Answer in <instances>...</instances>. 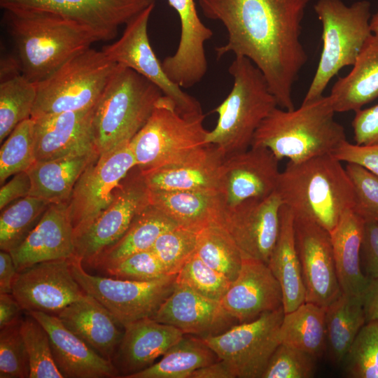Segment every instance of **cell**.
<instances>
[{
  "label": "cell",
  "mask_w": 378,
  "mask_h": 378,
  "mask_svg": "<svg viewBox=\"0 0 378 378\" xmlns=\"http://www.w3.org/2000/svg\"><path fill=\"white\" fill-rule=\"evenodd\" d=\"M72 274L86 293L103 304L122 326L151 318L172 292L176 275L136 281L88 273L80 259L71 258Z\"/></svg>",
  "instance_id": "10"
},
{
  "label": "cell",
  "mask_w": 378,
  "mask_h": 378,
  "mask_svg": "<svg viewBox=\"0 0 378 378\" xmlns=\"http://www.w3.org/2000/svg\"><path fill=\"white\" fill-rule=\"evenodd\" d=\"M228 72L233 78L232 89L214 110L218 115L217 124L206 136V144L225 157L248 149L262 120L278 106L263 74L250 59L235 57Z\"/></svg>",
  "instance_id": "6"
},
{
  "label": "cell",
  "mask_w": 378,
  "mask_h": 378,
  "mask_svg": "<svg viewBox=\"0 0 378 378\" xmlns=\"http://www.w3.org/2000/svg\"><path fill=\"white\" fill-rule=\"evenodd\" d=\"M276 192L294 216L309 218L329 232L355 205L351 178L332 154L288 162L280 173Z\"/></svg>",
  "instance_id": "3"
},
{
  "label": "cell",
  "mask_w": 378,
  "mask_h": 378,
  "mask_svg": "<svg viewBox=\"0 0 378 378\" xmlns=\"http://www.w3.org/2000/svg\"><path fill=\"white\" fill-rule=\"evenodd\" d=\"M360 265L369 279L378 278V223L365 219L360 246Z\"/></svg>",
  "instance_id": "51"
},
{
  "label": "cell",
  "mask_w": 378,
  "mask_h": 378,
  "mask_svg": "<svg viewBox=\"0 0 378 378\" xmlns=\"http://www.w3.org/2000/svg\"><path fill=\"white\" fill-rule=\"evenodd\" d=\"M329 96L302 102L292 110L274 108L257 129L253 147L270 150L279 160L298 163L332 152L345 140Z\"/></svg>",
  "instance_id": "4"
},
{
  "label": "cell",
  "mask_w": 378,
  "mask_h": 378,
  "mask_svg": "<svg viewBox=\"0 0 378 378\" xmlns=\"http://www.w3.org/2000/svg\"><path fill=\"white\" fill-rule=\"evenodd\" d=\"M204 17L220 22L227 42L217 59L233 53L250 59L263 74L278 106L295 108L293 88L308 60L300 41L311 0H197Z\"/></svg>",
  "instance_id": "1"
},
{
  "label": "cell",
  "mask_w": 378,
  "mask_h": 378,
  "mask_svg": "<svg viewBox=\"0 0 378 378\" xmlns=\"http://www.w3.org/2000/svg\"><path fill=\"white\" fill-rule=\"evenodd\" d=\"M116 66L102 50L91 47L74 55L35 83L36 97L31 118L93 108Z\"/></svg>",
  "instance_id": "9"
},
{
  "label": "cell",
  "mask_w": 378,
  "mask_h": 378,
  "mask_svg": "<svg viewBox=\"0 0 378 378\" xmlns=\"http://www.w3.org/2000/svg\"><path fill=\"white\" fill-rule=\"evenodd\" d=\"M364 222L360 215L349 209L330 232L340 290L345 295L361 298L370 281L360 265Z\"/></svg>",
  "instance_id": "29"
},
{
  "label": "cell",
  "mask_w": 378,
  "mask_h": 378,
  "mask_svg": "<svg viewBox=\"0 0 378 378\" xmlns=\"http://www.w3.org/2000/svg\"><path fill=\"white\" fill-rule=\"evenodd\" d=\"M163 95L148 79L117 64L92 109V127L99 155L130 142Z\"/></svg>",
  "instance_id": "5"
},
{
  "label": "cell",
  "mask_w": 378,
  "mask_h": 378,
  "mask_svg": "<svg viewBox=\"0 0 378 378\" xmlns=\"http://www.w3.org/2000/svg\"><path fill=\"white\" fill-rule=\"evenodd\" d=\"M183 335L179 329L152 318H142L125 326L112 360L119 377L127 378L151 366Z\"/></svg>",
  "instance_id": "26"
},
{
  "label": "cell",
  "mask_w": 378,
  "mask_h": 378,
  "mask_svg": "<svg viewBox=\"0 0 378 378\" xmlns=\"http://www.w3.org/2000/svg\"><path fill=\"white\" fill-rule=\"evenodd\" d=\"M176 226L178 225L173 220L150 204L136 217L118 241L97 255L88 265L102 270L130 255L151 249L161 234Z\"/></svg>",
  "instance_id": "34"
},
{
  "label": "cell",
  "mask_w": 378,
  "mask_h": 378,
  "mask_svg": "<svg viewBox=\"0 0 378 378\" xmlns=\"http://www.w3.org/2000/svg\"><path fill=\"white\" fill-rule=\"evenodd\" d=\"M342 363L347 377L378 378V321L363 326Z\"/></svg>",
  "instance_id": "42"
},
{
  "label": "cell",
  "mask_w": 378,
  "mask_h": 378,
  "mask_svg": "<svg viewBox=\"0 0 378 378\" xmlns=\"http://www.w3.org/2000/svg\"><path fill=\"white\" fill-rule=\"evenodd\" d=\"M18 272L36 263L74 256L67 202L50 204L25 239L10 252Z\"/></svg>",
  "instance_id": "25"
},
{
  "label": "cell",
  "mask_w": 378,
  "mask_h": 378,
  "mask_svg": "<svg viewBox=\"0 0 378 378\" xmlns=\"http://www.w3.org/2000/svg\"><path fill=\"white\" fill-rule=\"evenodd\" d=\"M31 188L28 172H22L13 176L0 189V209L12 202L29 195Z\"/></svg>",
  "instance_id": "53"
},
{
  "label": "cell",
  "mask_w": 378,
  "mask_h": 378,
  "mask_svg": "<svg viewBox=\"0 0 378 378\" xmlns=\"http://www.w3.org/2000/svg\"><path fill=\"white\" fill-rule=\"evenodd\" d=\"M21 319L0 329V378H29V360L20 330Z\"/></svg>",
  "instance_id": "46"
},
{
  "label": "cell",
  "mask_w": 378,
  "mask_h": 378,
  "mask_svg": "<svg viewBox=\"0 0 378 378\" xmlns=\"http://www.w3.org/2000/svg\"><path fill=\"white\" fill-rule=\"evenodd\" d=\"M136 162L130 142L100 155L77 181L67 210L74 232L91 222L113 200Z\"/></svg>",
  "instance_id": "14"
},
{
  "label": "cell",
  "mask_w": 378,
  "mask_h": 378,
  "mask_svg": "<svg viewBox=\"0 0 378 378\" xmlns=\"http://www.w3.org/2000/svg\"><path fill=\"white\" fill-rule=\"evenodd\" d=\"M85 293L72 274L71 258L40 262L18 272L12 288L26 312L55 316Z\"/></svg>",
  "instance_id": "15"
},
{
  "label": "cell",
  "mask_w": 378,
  "mask_h": 378,
  "mask_svg": "<svg viewBox=\"0 0 378 378\" xmlns=\"http://www.w3.org/2000/svg\"><path fill=\"white\" fill-rule=\"evenodd\" d=\"M92 109L33 118L35 121L36 162L98 153L92 127Z\"/></svg>",
  "instance_id": "23"
},
{
  "label": "cell",
  "mask_w": 378,
  "mask_h": 378,
  "mask_svg": "<svg viewBox=\"0 0 378 378\" xmlns=\"http://www.w3.org/2000/svg\"><path fill=\"white\" fill-rule=\"evenodd\" d=\"M20 321V330L27 348L29 378H64L52 356L49 336L45 328L31 316Z\"/></svg>",
  "instance_id": "43"
},
{
  "label": "cell",
  "mask_w": 378,
  "mask_h": 378,
  "mask_svg": "<svg viewBox=\"0 0 378 378\" xmlns=\"http://www.w3.org/2000/svg\"><path fill=\"white\" fill-rule=\"evenodd\" d=\"M46 330L55 363L64 378H116L120 374L106 359L68 329L57 316L26 312Z\"/></svg>",
  "instance_id": "24"
},
{
  "label": "cell",
  "mask_w": 378,
  "mask_h": 378,
  "mask_svg": "<svg viewBox=\"0 0 378 378\" xmlns=\"http://www.w3.org/2000/svg\"><path fill=\"white\" fill-rule=\"evenodd\" d=\"M175 283L207 298L220 301L232 281L204 263L195 253L176 275Z\"/></svg>",
  "instance_id": "45"
},
{
  "label": "cell",
  "mask_w": 378,
  "mask_h": 378,
  "mask_svg": "<svg viewBox=\"0 0 378 378\" xmlns=\"http://www.w3.org/2000/svg\"><path fill=\"white\" fill-rule=\"evenodd\" d=\"M122 181L110 205L74 233V255L89 265L118 241L150 203V190L136 167Z\"/></svg>",
  "instance_id": "12"
},
{
  "label": "cell",
  "mask_w": 378,
  "mask_h": 378,
  "mask_svg": "<svg viewBox=\"0 0 378 378\" xmlns=\"http://www.w3.org/2000/svg\"><path fill=\"white\" fill-rule=\"evenodd\" d=\"M151 318L179 329L184 335L200 338L218 335L238 324L220 301L176 283L171 294Z\"/></svg>",
  "instance_id": "21"
},
{
  "label": "cell",
  "mask_w": 378,
  "mask_h": 378,
  "mask_svg": "<svg viewBox=\"0 0 378 378\" xmlns=\"http://www.w3.org/2000/svg\"><path fill=\"white\" fill-rule=\"evenodd\" d=\"M314 11L322 24L323 47L318 66L302 102L323 96L332 78L344 67L353 66L372 34L371 4L358 1L317 0Z\"/></svg>",
  "instance_id": "8"
},
{
  "label": "cell",
  "mask_w": 378,
  "mask_h": 378,
  "mask_svg": "<svg viewBox=\"0 0 378 378\" xmlns=\"http://www.w3.org/2000/svg\"><path fill=\"white\" fill-rule=\"evenodd\" d=\"M36 162L35 121L30 118L20 122L1 144L0 183L27 171Z\"/></svg>",
  "instance_id": "41"
},
{
  "label": "cell",
  "mask_w": 378,
  "mask_h": 378,
  "mask_svg": "<svg viewBox=\"0 0 378 378\" xmlns=\"http://www.w3.org/2000/svg\"><path fill=\"white\" fill-rule=\"evenodd\" d=\"M102 270L113 278L136 281H150L169 276L151 249L130 255Z\"/></svg>",
  "instance_id": "48"
},
{
  "label": "cell",
  "mask_w": 378,
  "mask_h": 378,
  "mask_svg": "<svg viewBox=\"0 0 378 378\" xmlns=\"http://www.w3.org/2000/svg\"><path fill=\"white\" fill-rule=\"evenodd\" d=\"M279 161L270 150L263 147L251 146L225 157L220 188L225 208L274 193L281 173Z\"/></svg>",
  "instance_id": "19"
},
{
  "label": "cell",
  "mask_w": 378,
  "mask_h": 378,
  "mask_svg": "<svg viewBox=\"0 0 378 378\" xmlns=\"http://www.w3.org/2000/svg\"><path fill=\"white\" fill-rule=\"evenodd\" d=\"M153 4L155 0H0L3 10L38 9L63 15L89 27L101 41L114 39L120 25Z\"/></svg>",
  "instance_id": "18"
},
{
  "label": "cell",
  "mask_w": 378,
  "mask_h": 378,
  "mask_svg": "<svg viewBox=\"0 0 378 378\" xmlns=\"http://www.w3.org/2000/svg\"><path fill=\"white\" fill-rule=\"evenodd\" d=\"M190 378H236L229 365L223 360L203 366L195 370Z\"/></svg>",
  "instance_id": "57"
},
{
  "label": "cell",
  "mask_w": 378,
  "mask_h": 378,
  "mask_svg": "<svg viewBox=\"0 0 378 378\" xmlns=\"http://www.w3.org/2000/svg\"><path fill=\"white\" fill-rule=\"evenodd\" d=\"M36 84L22 73L0 78V143L22 121L31 118Z\"/></svg>",
  "instance_id": "39"
},
{
  "label": "cell",
  "mask_w": 378,
  "mask_h": 378,
  "mask_svg": "<svg viewBox=\"0 0 378 378\" xmlns=\"http://www.w3.org/2000/svg\"><path fill=\"white\" fill-rule=\"evenodd\" d=\"M195 253L230 281L237 277L242 265L243 256L239 247L218 223L209 225L197 232Z\"/></svg>",
  "instance_id": "38"
},
{
  "label": "cell",
  "mask_w": 378,
  "mask_h": 378,
  "mask_svg": "<svg viewBox=\"0 0 378 378\" xmlns=\"http://www.w3.org/2000/svg\"><path fill=\"white\" fill-rule=\"evenodd\" d=\"M317 358L299 349L280 343L261 378H311L314 376Z\"/></svg>",
  "instance_id": "47"
},
{
  "label": "cell",
  "mask_w": 378,
  "mask_h": 378,
  "mask_svg": "<svg viewBox=\"0 0 378 378\" xmlns=\"http://www.w3.org/2000/svg\"><path fill=\"white\" fill-rule=\"evenodd\" d=\"M225 155L209 145L199 156L187 162L141 172L150 190H214L220 188Z\"/></svg>",
  "instance_id": "28"
},
{
  "label": "cell",
  "mask_w": 378,
  "mask_h": 378,
  "mask_svg": "<svg viewBox=\"0 0 378 378\" xmlns=\"http://www.w3.org/2000/svg\"><path fill=\"white\" fill-rule=\"evenodd\" d=\"M365 323L378 321V278L370 279L362 296Z\"/></svg>",
  "instance_id": "56"
},
{
  "label": "cell",
  "mask_w": 378,
  "mask_h": 378,
  "mask_svg": "<svg viewBox=\"0 0 378 378\" xmlns=\"http://www.w3.org/2000/svg\"><path fill=\"white\" fill-rule=\"evenodd\" d=\"M197 232L176 226L164 232L156 239L151 250L168 276L176 275L195 253Z\"/></svg>",
  "instance_id": "44"
},
{
  "label": "cell",
  "mask_w": 378,
  "mask_h": 378,
  "mask_svg": "<svg viewBox=\"0 0 378 378\" xmlns=\"http://www.w3.org/2000/svg\"><path fill=\"white\" fill-rule=\"evenodd\" d=\"M50 204L34 196L19 199L1 211L0 248L10 252L29 234Z\"/></svg>",
  "instance_id": "40"
},
{
  "label": "cell",
  "mask_w": 378,
  "mask_h": 378,
  "mask_svg": "<svg viewBox=\"0 0 378 378\" xmlns=\"http://www.w3.org/2000/svg\"><path fill=\"white\" fill-rule=\"evenodd\" d=\"M370 26L372 32L373 34H378V11L372 15Z\"/></svg>",
  "instance_id": "58"
},
{
  "label": "cell",
  "mask_w": 378,
  "mask_h": 378,
  "mask_svg": "<svg viewBox=\"0 0 378 378\" xmlns=\"http://www.w3.org/2000/svg\"><path fill=\"white\" fill-rule=\"evenodd\" d=\"M284 314L281 307L202 340L229 365L236 378H261L280 344L279 330Z\"/></svg>",
  "instance_id": "11"
},
{
  "label": "cell",
  "mask_w": 378,
  "mask_h": 378,
  "mask_svg": "<svg viewBox=\"0 0 378 378\" xmlns=\"http://www.w3.org/2000/svg\"><path fill=\"white\" fill-rule=\"evenodd\" d=\"M57 316L102 356L113 360L124 333L120 328L124 326L97 299L85 293Z\"/></svg>",
  "instance_id": "27"
},
{
  "label": "cell",
  "mask_w": 378,
  "mask_h": 378,
  "mask_svg": "<svg viewBox=\"0 0 378 378\" xmlns=\"http://www.w3.org/2000/svg\"><path fill=\"white\" fill-rule=\"evenodd\" d=\"M332 155L341 162L360 165L378 176V144L358 145L345 140Z\"/></svg>",
  "instance_id": "50"
},
{
  "label": "cell",
  "mask_w": 378,
  "mask_h": 378,
  "mask_svg": "<svg viewBox=\"0 0 378 378\" xmlns=\"http://www.w3.org/2000/svg\"><path fill=\"white\" fill-rule=\"evenodd\" d=\"M2 20L22 74L34 83L101 41L89 27L50 11L4 9Z\"/></svg>",
  "instance_id": "2"
},
{
  "label": "cell",
  "mask_w": 378,
  "mask_h": 378,
  "mask_svg": "<svg viewBox=\"0 0 378 378\" xmlns=\"http://www.w3.org/2000/svg\"><path fill=\"white\" fill-rule=\"evenodd\" d=\"M220 302L238 323H246L283 307L282 289L266 263L243 258L237 277Z\"/></svg>",
  "instance_id": "22"
},
{
  "label": "cell",
  "mask_w": 378,
  "mask_h": 378,
  "mask_svg": "<svg viewBox=\"0 0 378 378\" xmlns=\"http://www.w3.org/2000/svg\"><path fill=\"white\" fill-rule=\"evenodd\" d=\"M365 323L362 298L341 293L326 307V350L335 365L344 358Z\"/></svg>",
  "instance_id": "35"
},
{
  "label": "cell",
  "mask_w": 378,
  "mask_h": 378,
  "mask_svg": "<svg viewBox=\"0 0 378 378\" xmlns=\"http://www.w3.org/2000/svg\"><path fill=\"white\" fill-rule=\"evenodd\" d=\"M280 343L304 351L317 358L326 350V308L304 302L284 314Z\"/></svg>",
  "instance_id": "37"
},
{
  "label": "cell",
  "mask_w": 378,
  "mask_h": 378,
  "mask_svg": "<svg viewBox=\"0 0 378 378\" xmlns=\"http://www.w3.org/2000/svg\"><path fill=\"white\" fill-rule=\"evenodd\" d=\"M150 203L178 226L199 232L217 223L225 208L219 191L150 190Z\"/></svg>",
  "instance_id": "30"
},
{
  "label": "cell",
  "mask_w": 378,
  "mask_h": 378,
  "mask_svg": "<svg viewBox=\"0 0 378 378\" xmlns=\"http://www.w3.org/2000/svg\"><path fill=\"white\" fill-rule=\"evenodd\" d=\"M178 15L181 34L176 52L162 62L167 77L181 88H190L204 78L208 69L205 43L212 30L200 20L195 0H167Z\"/></svg>",
  "instance_id": "20"
},
{
  "label": "cell",
  "mask_w": 378,
  "mask_h": 378,
  "mask_svg": "<svg viewBox=\"0 0 378 378\" xmlns=\"http://www.w3.org/2000/svg\"><path fill=\"white\" fill-rule=\"evenodd\" d=\"M345 168L354 188L353 209L364 219L378 223V176L356 164L347 163Z\"/></svg>",
  "instance_id": "49"
},
{
  "label": "cell",
  "mask_w": 378,
  "mask_h": 378,
  "mask_svg": "<svg viewBox=\"0 0 378 378\" xmlns=\"http://www.w3.org/2000/svg\"><path fill=\"white\" fill-rule=\"evenodd\" d=\"M99 156L94 153L35 162L27 171L31 183L29 195L50 204L67 202L80 175Z\"/></svg>",
  "instance_id": "33"
},
{
  "label": "cell",
  "mask_w": 378,
  "mask_h": 378,
  "mask_svg": "<svg viewBox=\"0 0 378 378\" xmlns=\"http://www.w3.org/2000/svg\"><path fill=\"white\" fill-rule=\"evenodd\" d=\"M282 204L276 191L266 197L248 199L225 208L217 223L228 232L243 258L267 265L279 232Z\"/></svg>",
  "instance_id": "16"
},
{
  "label": "cell",
  "mask_w": 378,
  "mask_h": 378,
  "mask_svg": "<svg viewBox=\"0 0 378 378\" xmlns=\"http://www.w3.org/2000/svg\"><path fill=\"white\" fill-rule=\"evenodd\" d=\"M18 273L10 252H0V293H12L13 284Z\"/></svg>",
  "instance_id": "55"
},
{
  "label": "cell",
  "mask_w": 378,
  "mask_h": 378,
  "mask_svg": "<svg viewBox=\"0 0 378 378\" xmlns=\"http://www.w3.org/2000/svg\"><path fill=\"white\" fill-rule=\"evenodd\" d=\"M267 265L281 286L285 314L305 302V288L295 241L294 214L285 204L280 209L279 232Z\"/></svg>",
  "instance_id": "32"
},
{
  "label": "cell",
  "mask_w": 378,
  "mask_h": 378,
  "mask_svg": "<svg viewBox=\"0 0 378 378\" xmlns=\"http://www.w3.org/2000/svg\"><path fill=\"white\" fill-rule=\"evenodd\" d=\"M351 126L356 144H377L378 104L356 111Z\"/></svg>",
  "instance_id": "52"
},
{
  "label": "cell",
  "mask_w": 378,
  "mask_h": 378,
  "mask_svg": "<svg viewBox=\"0 0 378 378\" xmlns=\"http://www.w3.org/2000/svg\"><path fill=\"white\" fill-rule=\"evenodd\" d=\"M218 360L202 338L184 335L158 362L127 378H190L197 369Z\"/></svg>",
  "instance_id": "36"
},
{
  "label": "cell",
  "mask_w": 378,
  "mask_h": 378,
  "mask_svg": "<svg viewBox=\"0 0 378 378\" xmlns=\"http://www.w3.org/2000/svg\"><path fill=\"white\" fill-rule=\"evenodd\" d=\"M204 118V114L182 115L170 98L162 96L146 123L130 142L136 167L147 172L201 155L209 146Z\"/></svg>",
  "instance_id": "7"
},
{
  "label": "cell",
  "mask_w": 378,
  "mask_h": 378,
  "mask_svg": "<svg viewBox=\"0 0 378 378\" xmlns=\"http://www.w3.org/2000/svg\"><path fill=\"white\" fill-rule=\"evenodd\" d=\"M22 310L12 293H0V329L20 320Z\"/></svg>",
  "instance_id": "54"
},
{
  "label": "cell",
  "mask_w": 378,
  "mask_h": 378,
  "mask_svg": "<svg viewBox=\"0 0 378 378\" xmlns=\"http://www.w3.org/2000/svg\"><path fill=\"white\" fill-rule=\"evenodd\" d=\"M155 6L150 5L130 20L121 37L101 50L111 62L133 69L156 85L182 115L203 114L200 103L167 77L150 46L148 24Z\"/></svg>",
  "instance_id": "13"
},
{
  "label": "cell",
  "mask_w": 378,
  "mask_h": 378,
  "mask_svg": "<svg viewBox=\"0 0 378 378\" xmlns=\"http://www.w3.org/2000/svg\"><path fill=\"white\" fill-rule=\"evenodd\" d=\"M294 234L305 302L326 308L342 293L330 232L309 218L294 216Z\"/></svg>",
  "instance_id": "17"
},
{
  "label": "cell",
  "mask_w": 378,
  "mask_h": 378,
  "mask_svg": "<svg viewBox=\"0 0 378 378\" xmlns=\"http://www.w3.org/2000/svg\"><path fill=\"white\" fill-rule=\"evenodd\" d=\"M328 96L336 113L356 112L378 97V34L370 36L351 71L338 78Z\"/></svg>",
  "instance_id": "31"
}]
</instances>
